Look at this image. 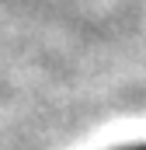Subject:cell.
<instances>
[{
  "label": "cell",
  "instance_id": "cell-1",
  "mask_svg": "<svg viewBox=\"0 0 146 150\" xmlns=\"http://www.w3.org/2000/svg\"><path fill=\"white\" fill-rule=\"evenodd\" d=\"M132 150H146V147H132Z\"/></svg>",
  "mask_w": 146,
  "mask_h": 150
}]
</instances>
